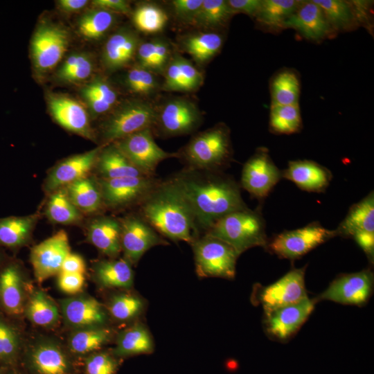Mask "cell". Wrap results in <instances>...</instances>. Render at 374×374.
Wrapping results in <instances>:
<instances>
[{
    "label": "cell",
    "instance_id": "cell-3",
    "mask_svg": "<svg viewBox=\"0 0 374 374\" xmlns=\"http://www.w3.org/2000/svg\"><path fill=\"white\" fill-rule=\"evenodd\" d=\"M177 153L184 168L223 171L233 159L230 130L220 123L197 132Z\"/></svg>",
    "mask_w": 374,
    "mask_h": 374
},
{
    "label": "cell",
    "instance_id": "cell-53",
    "mask_svg": "<svg viewBox=\"0 0 374 374\" xmlns=\"http://www.w3.org/2000/svg\"><path fill=\"white\" fill-rule=\"evenodd\" d=\"M156 43L157 39L140 43L136 53L139 65L151 71L155 57Z\"/></svg>",
    "mask_w": 374,
    "mask_h": 374
},
{
    "label": "cell",
    "instance_id": "cell-58",
    "mask_svg": "<svg viewBox=\"0 0 374 374\" xmlns=\"http://www.w3.org/2000/svg\"><path fill=\"white\" fill-rule=\"evenodd\" d=\"M92 4L95 8L104 9L112 12L128 14L131 8L129 3L124 0H94Z\"/></svg>",
    "mask_w": 374,
    "mask_h": 374
},
{
    "label": "cell",
    "instance_id": "cell-25",
    "mask_svg": "<svg viewBox=\"0 0 374 374\" xmlns=\"http://www.w3.org/2000/svg\"><path fill=\"white\" fill-rule=\"evenodd\" d=\"M134 32L123 29L109 37L103 51V62L109 71H115L128 64L136 55L140 44Z\"/></svg>",
    "mask_w": 374,
    "mask_h": 374
},
{
    "label": "cell",
    "instance_id": "cell-60",
    "mask_svg": "<svg viewBox=\"0 0 374 374\" xmlns=\"http://www.w3.org/2000/svg\"><path fill=\"white\" fill-rule=\"evenodd\" d=\"M83 54L74 53L71 55L65 60L64 64L62 66L57 73V76L62 80L73 70L75 66L78 64L81 60Z\"/></svg>",
    "mask_w": 374,
    "mask_h": 374
},
{
    "label": "cell",
    "instance_id": "cell-48",
    "mask_svg": "<svg viewBox=\"0 0 374 374\" xmlns=\"http://www.w3.org/2000/svg\"><path fill=\"white\" fill-rule=\"evenodd\" d=\"M163 89L168 91L187 92L176 55L172 57L166 66Z\"/></svg>",
    "mask_w": 374,
    "mask_h": 374
},
{
    "label": "cell",
    "instance_id": "cell-2",
    "mask_svg": "<svg viewBox=\"0 0 374 374\" xmlns=\"http://www.w3.org/2000/svg\"><path fill=\"white\" fill-rule=\"evenodd\" d=\"M163 238L191 244L202 235L188 202L170 179H161L136 211Z\"/></svg>",
    "mask_w": 374,
    "mask_h": 374
},
{
    "label": "cell",
    "instance_id": "cell-37",
    "mask_svg": "<svg viewBox=\"0 0 374 374\" xmlns=\"http://www.w3.org/2000/svg\"><path fill=\"white\" fill-rule=\"evenodd\" d=\"M302 127V119L299 104L271 105L269 114L270 130L278 134L298 132Z\"/></svg>",
    "mask_w": 374,
    "mask_h": 374
},
{
    "label": "cell",
    "instance_id": "cell-50",
    "mask_svg": "<svg viewBox=\"0 0 374 374\" xmlns=\"http://www.w3.org/2000/svg\"><path fill=\"white\" fill-rule=\"evenodd\" d=\"M204 0H173L171 1L176 17L181 21L193 24Z\"/></svg>",
    "mask_w": 374,
    "mask_h": 374
},
{
    "label": "cell",
    "instance_id": "cell-5",
    "mask_svg": "<svg viewBox=\"0 0 374 374\" xmlns=\"http://www.w3.org/2000/svg\"><path fill=\"white\" fill-rule=\"evenodd\" d=\"M196 272L201 277L233 279L240 256L226 242L204 233L191 244Z\"/></svg>",
    "mask_w": 374,
    "mask_h": 374
},
{
    "label": "cell",
    "instance_id": "cell-49",
    "mask_svg": "<svg viewBox=\"0 0 374 374\" xmlns=\"http://www.w3.org/2000/svg\"><path fill=\"white\" fill-rule=\"evenodd\" d=\"M116 368V360L104 353L91 355L86 362L87 374H114Z\"/></svg>",
    "mask_w": 374,
    "mask_h": 374
},
{
    "label": "cell",
    "instance_id": "cell-57",
    "mask_svg": "<svg viewBox=\"0 0 374 374\" xmlns=\"http://www.w3.org/2000/svg\"><path fill=\"white\" fill-rule=\"evenodd\" d=\"M86 264L84 258L78 253H70L65 258L60 271L84 274Z\"/></svg>",
    "mask_w": 374,
    "mask_h": 374
},
{
    "label": "cell",
    "instance_id": "cell-41",
    "mask_svg": "<svg viewBox=\"0 0 374 374\" xmlns=\"http://www.w3.org/2000/svg\"><path fill=\"white\" fill-rule=\"evenodd\" d=\"M168 21L166 11L152 3H143L138 6L133 13V21L138 30L150 34L163 29Z\"/></svg>",
    "mask_w": 374,
    "mask_h": 374
},
{
    "label": "cell",
    "instance_id": "cell-20",
    "mask_svg": "<svg viewBox=\"0 0 374 374\" xmlns=\"http://www.w3.org/2000/svg\"><path fill=\"white\" fill-rule=\"evenodd\" d=\"M48 106L53 118L64 128L88 139H95L88 114L80 103L66 96L52 95Z\"/></svg>",
    "mask_w": 374,
    "mask_h": 374
},
{
    "label": "cell",
    "instance_id": "cell-14",
    "mask_svg": "<svg viewBox=\"0 0 374 374\" xmlns=\"http://www.w3.org/2000/svg\"><path fill=\"white\" fill-rule=\"evenodd\" d=\"M373 283V274L371 270L342 274L336 278L316 300L362 306L370 299Z\"/></svg>",
    "mask_w": 374,
    "mask_h": 374
},
{
    "label": "cell",
    "instance_id": "cell-7",
    "mask_svg": "<svg viewBox=\"0 0 374 374\" xmlns=\"http://www.w3.org/2000/svg\"><path fill=\"white\" fill-rule=\"evenodd\" d=\"M98 180L105 209L121 211L137 208L161 179L143 176Z\"/></svg>",
    "mask_w": 374,
    "mask_h": 374
},
{
    "label": "cell",
    "instance_id": "cell-9",
    "mask_svg": "<svg viewBox=\"0 0 374 374\" xmlns=\"http://www.w3.org/2000/svg\"><path fill=\"white\" fill-rule=\"evenodd\" d=\"M335 236V230L327 229L314 222L276 235L266 247L280 258L295 260Z\"/></svg>",
    "mask_w": 374,
    "mask_h": 374
},
{
    "label": "cell",
    "instance_id": "cell-42",
    "mask_svg": "<svg viewBox=\"0 0 374 374\" xmlns=\"http://www.w3.org/2000/svg\"><path fill=\"white\" fill-rule=\"evenodd\" d=\"M110 338V332L99 327L80 328L69 339L71 350L77 354H85L98 350Z\"/></svg>",
    "mask_w": 374,
    "mask_h": 374
},
{
    "label": "cell",
    "instance_id": "cell-43",
    "mask_svg": "<svg viewBox=\"0 0 374 374\" xmlns=\"http://www.w3.org/2000/svg\"><path fill=\"white\" fill-rule=\"evenodd\" d=\"M95 8L83 15L78 24L80 33L87 39H96L101 37L114 21L113 12Z\"/></svg>",
    "mask_w": 374,
    "mask_h": 374
},
{
    "label": "cell",
    "instance_id": "cell-13",
    "mask_svg": "<svg viewBox=\"0 0 374 374\" xmlns=\"http://www.w3.org/2000/svg\"><path fill=\"white\" fill-rule=\"evenodd\" d=\"M282 178L280 171L265 148H259L244 163L241 174L240 186L253 197H266Z\"/></svg>",
    "mask_w": 374,
    "mask_h": 374
},
{
    "label": "cell",
    "instance_id": "cell-55",
    "mask_svg": "<svg viewBox=\"0 0 374 374\" xmlns=\"http://www.w3.org/2000/svg\"><path fill=\"white\" fill-rule=\"evenodd\" d=\"M226 1L233 15L243 13L254 17L262 3L261 0H229Z\"/></svg>",
    "mask_w": 374,
    "mask_h": 374
},
{
    "label": "cell",
    "instance_id": "cell-44",
    "mask_svg": "<svg viewBox=\"0 0 374 374\" xmlns=\"http://www.w3.org/2000/svg\"><path fill=\"white\" fill-rule=\"evenodd\" d=\"M144 306L143 300L138 296L132 294H121L112 299L109 305V311L115 319L127 321L140 314Z\"/></svg>",
    "mask_w": 374,
    "mask_h": 374
},
{
    "label": "cell",
    "instance_id": "cell-32",
    "mask_svg": "<svg viewBox=\"0 0 374 374\" xmlns=\"http://www.w3.org/2000/svg\"><path fill=\"white\" fill-rule=\"evenodd\" d=\"M223 37L216 32H200L186 36L183 48L193 60L204 64L215 56L223 45Z\"/></svg>",
    "mask_w": 374,
    "mask_h": 374
},
{
    "label": "cell",
    "instance_id": "cell-40",
    "mask_svg": "<svg viewBox=\"0 0 374 374\" xmlns=\"http://www.w3.org/2000/svg\"><path fill=\"white\" fill-rule=\"evenodd\" d=\"M232 15L226 1L204 0L193 24L206 28H220Z\"/></svg>",
    "mask_w": 374,
    "mask_h": 374
},
{
    "label": "cell",
    "instance_id": "cell-27",
    "mask_svg": "<svg viewBox=\"0 0 374 374\" xmlns=\"http://www.w3.org/2000/svg\"><path fill=\"white\" fill-rule=\"evenodd\" d=\"M23 280L21 269L15 262L0 270V304L9 314L17 315L24 308Z\"/></svg>",
    "mask_w": 374,
    "mask_h": 374
},
{
    "label": "cell",
    "instance_id": "cell-16",
    "mask_svg": "<svg viewBox=\"0 0 374 374\" xmlns=\"http://www.w3.org/2000/svg\"><path fill=\"white\" fill-rule=\"evenodd\" d=\"M316 300L308 297L296 303L265 311L267 332L280 341L293 336L305 322L314 308Z\"/></svg>",
    "mask_w": 374,
    "mask_h": 374
},
{
    "label": "cell",
    "instance_id": "cell-62",
    "mask_svg": "<svg viewBox=\"0 0 374 374\" xmlns=\"http://www.w3.org/2000/svg\"><path fill=\"white\" fill-rule=\"evenodd\" d=\"M1 262H2V256H1V254L0 253V267L1 265Z\"/></svg>",
    "mask_w": 374,
    "mask_h": 374
},
{
    "label": "cell",
    "instance_id": "cell-34",
    "mask_svg": "<svg viewBox=\"0 0 374 374\" xmlns=\"http://www.w3.org/2000/svg\"><path fill=\"white\" fill-rule=\"evenodd\" d=\"M301 1L264 0L255 18L265 28L276 30L283 29L285 21L296 10Z\"/></svg>",
    "mask_w": 374,
    "mask_h": 374
},
{
    "label": "cell",
    "instance_id": "cell-11",
    "mask_svg": "<svg viewBox=\"0 0 374 374\" xmlns=\"http://www.w3.org/2000/svg\"><path fill=\"white\" fill-rule=\"evenodd\" d=\"M127 158L148 176H156V169L163 161L176 158L178 153L161 149L154 141L152 128H146L114 143Z\"/></svg>",
    "mask_w": 374,
    "mask_h": 374
},
{
    "label": "cell",
    "instance_id": "cell-8",
    "mask_svg": "<svg viewBox=\"0 0 374 374\" xmlns=\"http://www.w3.org/2000/svg\"><path fill=\"white\" fill-rule=\"evenodd\" d=\"M202 114L193 101L181 97L170 98L157 109L152 132L163 137L194 133L201 125Z\"/></svg>",
    "mask_w": 374,
    "mask_h": 374
},
{
    "label": "cell",
    "instance_id": "cell-18",
    "mask_svg": "<svg viewBox=\"0 0 374 374\" xmlns=\"http://www.w3.org/2000/svg\"><path fill=\"white\" fill-rule=\"evenodd\" d=\"M102 145L64 159L51 169L44 182V190L51 194L73 181L87 177L93 171Z\"/></svg>",
    "mask_w": 374,
    "mask_h": 374
},
{
    "label": "cell",
    "instance_id": "cell-6",
    "mask_svg": "<svg viewBox=\"0 0 374 374\" xmlns=\"http://www.w3.org/2000/svg\"><path fill=\"white\" fill-rule=\"evenodd\" d=\"M157 109L148 101L133 100L124 103L102 124V145L114 143L146 128H152Z\"/></svg>",
    "mask_w": 374,
    "mask_h": 374
},
{
    "label": "cell",
    "instance_id": "cell-23",
    "mask_svg": "<svg viewBox=\"0 0 374 374\" xmlns=\"http://www.w3.org/2000/svg\"><path fill=\"white\" fill-rule=\"evenodd\" d=\"M93 170L95 177L100 179L148 176L135 166L114 143L102 145Z\"/></svg>",
    "mask_w": 374,
    "mask_h": 374
},
{
    "label": "cell",
    "instance_id": "cell-24",
    "mask_svg": "<svg viewBox=\"0 0 374 374\" xmlns=\"http://www.w3.org/2000/svg\"><path fill=\"white\" fill-rule=\"evenodd\" d=\"M61 305L66 321L74 327H98L104 324L107 319L104 308L93 298L68 299L62 301Z\"/></svg>",
    "mask_w": 374,
    "mask_h": 374
},
{
    "label": "cell",
    "instance_id": "cell-17",
    "mask_svg": "<svg viewBox=\"0 0 374 374\" xmlns=\"http://www.w3.org/2000/svg\"><path fill=\"white\" fill-rule=\"evenodd\" d=\"M68 45V35L59 26L45 24L33 35L32 55L35 68L40 72L53 69L61 60Z\"/></svg>",
    "mask_w": 374,
    "mask_h": 374
},
{
    "label": "cell",
    "instance_id": "cell-4",
    "mask_svg": "<svg viewBox=\"0 0 374 374\" xmlns=\"http://www.w3.org/2000/svg\"><path fill=\"white\" fill-rule=\"evenodd\" d=\"M204 233L226 242L239 255L252 247H265L268 242L261 214L249 208L224 215Z\"/></svg>",
    "mask_w": 374,
    "mask_h": 374
},
{
    "label": "cell",
    "instance_id": "cell-59",
    "mask_svg": "<svg viewBox=\"0 0 374 374\" xmlns=\"http://www.w3.org/2000/svg\"><path fill=\"white\" fill-rule=\"evenodd\" d=\"M82 96L87 101L91 114L98 116L110 111L112 107L92 93L82 89Z\"/></svg>",
    "mask_w": 374,
    "mask_h": 374
},
{
    "label": "cell",
    "instance_id": "cell-26",
    "mask_svg": "<svg viewBox=\"0 0 374 374\" xmlns=\"http://www.w3.org/2000/svg\"><path fill=\"white\" fill-rule=\"evenodd\" d=\"M71 202L81 212L99 213L105 209L100 184L95 176L88 175L64 187Z\"/></svg>",
    "mask_w": 374,
    "mask_h": 374
},
{
    "label": "cell",
    "instance_id": "cell-12",
    "mask_svg": "<svg viewBox=\"0 0 374 374\" xmlns=\"http://www.w3.org/2000/svg\"><path fill=\"white\" fill-rule=\"evenodd\" d=\"M305 268L292 269L276 282L260 286L255 300L265 311L296 303L308 297L305 284Z\"/></svg>",
    "mask_w": 374,
    "mask_h": 374
},
{
    "label": "cell",
    "instance_id": "cell-19",
    "mask_svg": "<svg viewBox=\"0 0 374 374\" xmlns=\"http://www.w3.org/2000/svg\"><path fill=\"white\" fill-rule=\"evenodd\" d=\"M288 28L314 42H320L331 36L334 31L321 8L313 1H301L284 24V28Z\"/></svg>",
    "mask_w": 374,
    "mask_h": 374
},
{
    "label": "cell",
    "instance_id": "cell-52",
    "mask_svg": "<svg viewBox=\"0 0 374 374\" xmlns=\"http://www.w3.org/2000/svg\"><path fill=\"white\" fill-rule=\"evenodd\" d=\"M84 283L82 274L60 271L57 278L59 288L64 293L75 294L80 292Z\"/></svg>",
    "mask_w": 374,
    "mask_h": 374
},
{
    "label": "cell",
    "instance_id": "cell-1",
    "mask_svg": "<svg viewBox=\"0 0 374 374\" xmlns=\"http://www.w3.org/2000/svg\"><path fill=\"white\" fill-rule=\"evenodd\" d=\"M169 178L190 205L201 234L224 215L248 208L240 184L223 171L184 168Z\"/></svg>",
    "mask_w": 374,
    "mask_h": 374
},
{
    "label": "cell",
    "instance_id": "cell-31",
    "mask_svg": "<svg viewBox=\"0 0 374 374\" xmlns=\"http://www.w3.org/2000/svg\"><path fill=\"white\" fill-rule=\"evenodd\" d=\"M153 350L154 342L148 328L142 323H136L118 335L114 354L119 357H126L149 354Z\"/></svg>",
    "mask_w": 374,
    "mask_h": 374
},
{
    "label": "cell",
    "instance_id": "cell-51",
    "mask_svg": "<svg viewBox=\"0 0 374 374\" xmlns=\"http://www.w3.org/2000/svg\"><path fill=\"white\" fill-rule=\"evenodd\" d=\"M83 89L108 103L112 107L116 103L118 98L116 91L107 81L102 78H96L86 85Z\"/></svg>",
    "mask_w": 374,
    "mask_h": 374
},
{
    "label": "cell",
    "instance_id": "cell-61",
    "mask_svg": "<svg viewBox=\"0 0 374 374\" xmlns=\"http://www.w3.org/2000/svg\"><path fill=\"white\" fill-rule=\"evenodd\" d=\"M88 3L87 0H60L58 4L66 12H75L81 10Z\"/></svg>",
    "mask_w": 374,
    "mask_h": 374
},
{
    "label": "cell",
    "instance_id": "cell-56",
    "mask_svg": "<svg viewBox=\"0 0 374 374\" xmlns=\"http://www.w3.org/2000/svg\"><path fill=\"white\" fill-rule=\"evenodd\" d=\"M93 71V63L90 58L83 54L78 64L73 70L65 78L64 81L78 82L87 79Z\"/></svg>",
    "mask_w": 374,
    "mask_h": 374
},
{
    "label": "cell",
    "instance_id": "cell-28",
    "mask_svg": "<svg viewBox=\"0 0 374 374\" xmlns=\"http://www.w3.org/2000/svg\"><path fill=\"white\" fill-rule=\"evenodd\" d=\"M335 231L337 235L348 238L359 233H374L373 192L350 208Z\"/></svg>",
    "mask_w": 374,
    "mask_h": 374
},
{
    "label": "cell",
    "instance_id": "cell-36",
    "mask_svg": "<svg viewBox=\"0 0 374 374\" xmlns=\"http://www.w3.org/2000/svg\"><path fill=\"white\" fill-rule=\"evenodd\" d=\"M300 90L298 75L290 69L280 71L271 81V105L299 104Z\"/></svg>",
    "mask_w": 374,
    "mask_h": 374
},
{
    "label": "cell",
    "instance_id": "cell-33",
    "mask_svg": "<svg viewBox=\"0 0 374 374\" xmlns=\"http://www.w3.org/2000/svg\"><path fill=\"white\" fill-rule=\"evenodd\" d=\"M31 362L39 374H67L69 363L62 351L51 344L37 346L31 353Z\"/></svg>",
    "mask_w": 374,
    "mask_h": 374
},
{
    "label": "cell",
    "instance_id": "cell-45",
    "mask_svg": "<svg viewBox=\"0 0 374 374\" xmlns=\"http://www.w3.org/2000/svg\"><path fill=\"white\" fill-rule=\"evenodd\" d=\"M125 84L132 92L143 96L154 93L159 86L154 73L139 64L127 72Z\"/></svg>",
    "mask_w": 374,
    "mask_h": 374
},
{
    "label": "cell",
    "instance_id": "cell-38",
    "mask_svg": "<svg viewBox=\"0 0 374 374\" xmlns=\"http://www.w3.org/2000/svg\"><path fill=\"white\" fill-rule=\"evenodd\" d=\"M323 10L334 30H346L354 26L356 21L355 8L342 0H312Z\"/></svg>",
    "mask_w": 374,
    "mask_h": 374
},
{
    "label": "cell",
    "instance_id": "cell-39",
    "mask_svg": "<svg viewBox=\"0 0 374 374\" xmlns=\"http://www.w3.org/2000/svg\"><path fill=\"white\" fill-rule=\"evenodd\" d=\"M29 320L39 326H49L59 318L57 308L42 291L35 292L30 298L26 310Z\"/></svg>",
    "mask_w": 374,
    "mask_h": 374
},
{
    "label": "cell",
    "instance_id": "cell-15",
    "mask_svg": "<svg viewBox=\"0 0 374 374\" xmlns=\"http://www.w3.org/2000/svg\"><path fill=\"white\" fill-rule=\"evenodd\" d=\"M71 253L68 235L60 230L35 245L30 251V262L36 280L42 283L60 272L62 264Z\"/></svg>",
    "mask_w": 374,
    "mask_h": 374
},
{
    "label": "cell",
    "instance_id": "cell-22",
    "mask_svg": "<svg viewBox=\"0 0 374 374\" xmlns=\"http://www.w3.org/2000/svg\"><path fill=\"white\" fill-rule=\"evenodd\" d=\"M87 239L102 253L114 258L121 251L120 218L99 215L87 224Z\"/></svg>",
    "mask_w": 374,
    "mask_h": 374
},
{
    "label": "cell",
    "instance_id": "cell-46",
    "mask_svg": "<svg viewBox=\"0 0 374 374\" xmlns=\"http://www.w3.org/2000/svg\"><path fill=\"white\" fill-rule=\"evenodd\" d=\"M19 348L17 333L0 319V361L10 362L15 357Z\"/></svg>",
    "mask_w": 374,
    "mask_h": 374
},
{
    "label": "cell",
    "instance_id": "cell-10",
    "mask_svg": "<svg viewBox=\"0 0 374 374\" xmlns=\"http://www.w3.org/2000/svg\"><path fill=\"white\" fill-rule=\"evenodd\" d=\"M120 221L121 251L131 265L136 264L151 248L169 244L137 211L128 213Z\"/></svg>",
    "mask_w": 374,
    "mask_h": 374
},
{
    "label": "cell",
    "instance_id": "cell-35",
    "mask_svg": "<svg viewBox=\"0 0 374 374\" xmlns=\"http://www.w3.org/2000/svg\"><path fill=\"white\" fill-rule=\"evenodd\" d=\"M45 213L48 220L55 224H77L82 219V213L71 202L64 188L49 194Z\"/></svg>",
    "mask_w": 374,
    "mask_h": 374
},
{
    "label": "cell",
    "instance_id": "cell-54",
    "mask_svg": "<svg viewBox=\"0 0 374 374\" xmlns=\"http://www.w3.org/2000/svg\"><path fill=\"white\" fill-rule=\"evenodd\" d=\"M170 60V49L168 43L165 40L157 39L152 71L153 73H163Z\"/></svg>",
    "mask_w": 374,
    "mask_h": 374
},
{
    "label": "cell",
    "instance_id": "cell-29",
    "mask_svg": "<svg viewBox=\"0 0 374 374\" xmlns=\"http://www.w3.org/2000/svg\"><path fill=\"white\" fill-rule=\"evenodd\" d=\"M38 219V213L0 217V245L16 249L26 244Z\"/></svg>",
    "mask_w": 374,
    "mask_h": 374
},
{
    "label": "cell",
    "instance_id": "cell-21",
    "mask_svg": "<svg viewBox=\"0 0 374 374\" xmlns=\"http://www.w3.org/2000/svg\"><path fill=\"white\" fill-rule=\"evenodd\" d=\"M282 177L294 182L299 188L308 192H323L328 186L332 174L321 165L310 160L290 161L282 171Z\"/></svg>",
    "mask_w": 374,
    "mask_h": 374
},
{
    "label": "cell",
    "instance_id": "cell-30",
    "mask_svg": "<svg viewBox=\"0 0 374 374\" xmlns=\"http://www.w3.org/2000/svg\"><path fill=\"white\" fill-rule=\"evenodd\" d=\"M93 271L98 282L105 287L128 289L134 283L132 265L125 258L100 260Z\"/></svg>",
    "mask_w": 374,
    "mask_h": 374
},
{
    "label": "cell",
    "instance_id": "cell-47",
    "mask_svg": "<svg viewBox=\"0 0 374 374\" xmlns=\"http://www.w3.org/2000/svg\"><path fill=\"white\" fill-rule=\"evenodd\" d=\"M175 55L186 85V91L192 92L197 90L204 82L202 73L190 61L181 55Z\"/></svg>",
    "mask_w": 374,
    "mask_h": 374
}]
</instances>
